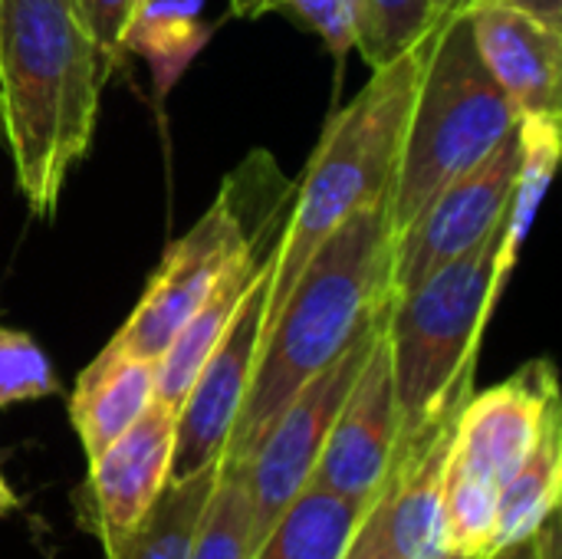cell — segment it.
Here are the masks:
<instances>
[{
  "label": "cell",
  "instance_id": "obj_18",
  "mask_svg": "<svg viewBox=\"0 0 562 559\" xmlns=\"http://www.w3.org/2000/svg\"><path fill=\"white\" fill-rule=\"evenodd\" d=\"M369 504L306 484L257 544L250 559H346Z\"/></svg>",
  "mask_w": 562,
  "mask_h": 559
},
{
  "label": "cell",
  "instance_id": "obj_1",
  "mask_svg": "<svg viewBox=\"0 0 562 559\" xmlns=\"http://www.w3.org/2000/svg\"><path fill=\"white\" fill-rule=\"evenodd\" d=\"M102 56L72 0H0V135L40 221L59 208L95 135Z\"/></svg>",
  "mask_w": 562,
  "mask_h": 559
},
{
  "label": "cell",
  "instance_id": "obj_10",
  "mask_svg": "<svg viewBox=\"0 0 562 559\" xmlns=\"http://www.w3.org/2000/svg\"><path fill=\"white\" fill-rule=\"evenodd\" d=\"M270 254L260 264L227 336L211 353L198 379L191 382L184 402L175 412V461L171 481L198 474L224 458V448L234 435L237 415L244 409L263 329H267V300H270Z\"/></svg>",
  "mask_w": 562,
  "mask_h": 559
},
{
  "label": "cell",
  "instance_id": "obj_22",
  "mask_svg": "<svg viewBox=\"0 0 562 559\" xmlns=\"http://www.w3.org/2000/svg\"><path fill=\"white\" fill-rule=\"evenodd\" d=\"M497 494L501 488L484 474H474L451 461L441 488V530L451 559H484L497 534Z\"/></svg>",
  "mask_w": 562,
  "mask_h": 559
},
{
  "label": "cell",
  "instance_id": "obj_5",
  "mask_svg": "<svg viewBox=\"0 0 562 559\" xmlns=\"http://www.w3.org/2000/svg\"><path fill=\"white\" fill-rule=\"evenodd\" d=\"M497 234L389 300L385 346L402 418L398 438L422 432L474 392L481 339L497 306Z\"/></svg>",
  "mask_w": 562,
  "mask_h": 559
},
{
  "label": "cell",
  "instance_id": "obj_15",
  "mask_svg": "<svg viewBox=\"0 0 562 559\" xmlns=\"http://www.w3.org/2000/svg\"><path fill=\"white\" fill-rule=\"evenodd\" d=\"M151 402L155 362L102 346V353L79 372L69 399V422L82 441L86 461L128 432Z\"/></svg>",
  "mask_w": 562,
  "mask_h": 559
},
{
  "label": "cell",
  "instance_id": "obj_12",
  "mask_svg": "<svg viewBox=\"0 0 562 559\" xmlns=\"http://www.w3.org/2000/svg\"><path fill=\"white\" fill-rule=\"evenodd\" d=\"M175 461V409L158 399L122 432L109 448L89 458L86 497L89 530L112 557L148 517L155 501L171 481Z\"/></svg>",
  "mask_w": 562,
  "mask_h": 559
},
{
  "label": "cell",
  "instance_id": "obj_9",
  "mask_svg": "<svg viewBox=\"0 0 562 559\" xmlns=\"http://www.w3.org/2000/svg\"><path fill=\"white\" fill-rule=\"evenodd\" d=\"M464 405V402H461ZM458 409L398 438L395 461L349 544V559H451L441 530V488Z\"/></svg>",
  "mask_w": 562,
  "mask_h": 559
},
{
  "label": "cell",
  "instance_id": "obj_28",
  "mask_svg": "<svg viewBox=\"0 0 562 559\" xmlns=\"http://www.w3.org/2000/svg\"><path fill=\"white\" fill-rule=\"evenodd\" d=\"M484 559H560V514L547 517L533 537L510 544V547H501Z\"/></svg>",
  "mask_w": 562,
  "mask_h": 559
},
{
  "label": "cell",
  "instance_id": "obj_25",
  "mask_svg": "<svg viewBox=\"0 0 562 559\" xmlns=\"http://www.w3.org/2000/svg\"><path fill=\"white\" fill-rule=\"evenodd\" d=\"M59 392V379L43 346L10 326H0V409L40 402Z\"/></svg>",
  "mask_w": 562,
  "mask_h": 559
},
{
  "label": "cell",
  "instance_id": "obj_34",
  "mask_svg": "<svg viewBox=\"0 0 562 559\" xmlns=\"http://www.w3.org/2000/svg\"><path fill=\"white\" fill-rule=\"evenodd\" d=\"M346 559H349V557H346Z\"/></svg>",
  "mask_w": 562,
  "mask_h": 559
},
{
  "label": "cell",
  "instance_id": "obj_6",
  "mask_svg": "<svg viewBox=\"0 0 562 559\" xmlns=\"http://www.w3.org/2000/svg\"><path fill=\"white\" fill-rule=\"evenodd\" d=\"M385 310L336 362H329L283 405V412L270 422L250 458L240 465L254 511V550L277 524L283 507L310 484L329 428L385 326Z\"/></svg>",
  "mask_w": 562,
  "mask_h": 559
},
{
  "label": "cell",
  "instance_id": "obj_29",
  "mask_svg": "<svg viewBox=\"0 0 562 559\" xmlns=\"http://www.w3.org/2000/svg\"><path fill=\"white\" fill-rule=\"evenodd\" d=\"M481 3H491V0H428L435 23H445V20H454V16H468Z\"/></svg>",
  "mask_w": 562,
  "mask_h": 559
},
{
  "label": "cell",
  "instance_id": "obj_30",
  "mask_svg": "<svg viewBox=\"0 0 562 559\" xmlns=\"http://www.w3.org/2000/svg\"><path fill=\"white\" fill-rule=\"evenodd\" d=\"M504 3H514L520 10L553 23V26H562V0H504Z\"/></svg>",
  "mask_w": 562,
  "mask_h": 559
},
{
  "label": "cell",
  "instance_id": "obj_27",
  "mask_svg": "<svg viewBox=\"0 0 562 559\" xmlns=\"http://www.w3.org/2000/svg\"><path fill=\"white\" fill-rule=\"evenodd\" d=\"M76 13L82 16L99 56H102V66L105 72L112 76L115 66L125 59V49H122V36H125V26L132 20V10H135V0H72Z\"/></svg>",
  "mask_w": 562,
  "mask_h": 559
},
{
  "label": "cell",
  "instance_id": "obj_19",
  "mask_svg": "<svg viewBox=\"0 0 562 559\" xmlns=\"http://www.w3.org/2000/svg\"><path fill=\"white\" fill-rule=\"evenodd\" d=\"M214 36V23L204 20V0H142L122 36L125 56L135 53L148 63L155 92L165 96L194 63V56Z\"/></svg>",
  "mask_w": 562,
  "mask_h": 559
},
{
  "label": "cell",
  "instance_id": "obj_31",
  "mask_svg": "<svg viewBox=\"0 0 562 559\" xmlns=\"http://www.w3.org/2000/svg\"><path fill=\"white\" fill-rule=\"evenodd\" d=\"M267 3L270 0H231V13L240 16V20H257L267 13Z\"/></svg>",
  "mask_w": 562,
  "mask_h": 559
},
{
  "label": "cell",
  "instance_id": "obj_33",
  "mask_svg": "<svg viewBox=\"0 0 562 559\" xmlns=\"http://www.w3.org/2000/svg\"><path fill=\"white\" fill-rule=\"evenodd\" d=\"M138 3H142V0H135V7H138Z\"/></svg>",
  "mask_w": 562,
  "mask_h": 559
},
{
  "label": "cell",
  "instance_id": "obj_13",
  "mask_svg": "<svg viewBox=\"0 0 562 559\" xmlns=\"http://www.w3.org/2000/svg\"><path fill=\"white\" fill-rule=\"evenodd\" d=\"M398 432H402V418H398L385 326H382L352 392L346 395L329 428V438L323 445L310 484H319L359 504H372L395 461Z\"/></svg>",
  "mask_w": 562,
  "mask_h": 559
},
{
  "label": "cell",
  "instance_id": "obj_26",
  "mask_svg": "<svg viewBox=\"0 0 562 559\" xmlns=\"http://www.w3.org/2000/svg\"><path fill=\"white\" fill-rule=\"evenodd\" d=\"M267 13H283L316 33L336 59H342L356 43V0H270Z\"/></svg>",
  "mask_w": 562,
  "mask_h": 559
},
{
  "label": "cell",
  "instance_id": "obj_23",
  "mask_svg": "<svg viewBox=\"0 0 562 559\" xmlns=\"http://www.w3.org/2000/svg\"><path fill=\"white\" fill-rule=\"evenodd\" d=\"M254 557V511L240 468L221 465L217 484L194 527L188 559H250Z\"/></svg>",
  "mask_w": 562,
  "mask_h": 559
},
{
  "label": "cell",
  "instance_id": "obj_20",
  "mask_svg": "<svg viewBox=\"0 0 562 559\" xmlns=\"http://www.w3.org/2000/svg\"><path fill=\"white\" fill-rule=\"evenodd\" d=\"M562 491V415L547 425L524 465L501 484L494 550L533 537L557 514Z\"/></svg>",
  "mask_w": 562,
  "mask_h": 559
},
{
  "label": "cell",
  "instance_id": "obj_4",
  "mask_svg": "<svg viewBox=\"0 0 562 559\" xmlns=\"http://www.w3.org/2000/svg\"><path fill=\"white\" fill-rule=\"evenodd\" d=\"M520 125L471 40L468 16L435 26L412 99L389 201L392 237L454 178L477 168Z\"/></svg>",
  "mask_w": 562,
  "mask_h": 559
},
{
  "label": "cell",
  "instance_id": "obj_11",
  "mask_svg": "<svg viewBox=\"0 0 562 559\" xmlns=\"http://www.w3.org/2000/svg\"><path fill=\"white\" fill-rule=\"evenodd\" d=\"M560 415L557 372L547 359H533L510 379L464 399L454 425L451 461L501 488Z\"/></svg>",
  "mask_w": 562,
  "mask_h": 559
},
{
  "label": "cell",
  "instance_id": "obj_17",
  "mask_svg": "<svg viewBox=\"0 0 562 559\" xmlns=\"http://www.w3.org/2000/svg\"><path fill=\"white\" fill-rule=\"evenodd\" d=\"M517 175H514V191L510 204L497 234V254H494V300H501L520 250L530 237V227L543 208L547 188L553 181L557 161L562 152L560 115H527L517 125Z\"/></svg>",
  "mask_w": 562,
  "mask_h": 559
},
{
  "label": "cell",
  "instance_id": "obj_21",
  "mask_svg": "<svg viewBox=\"0 0 562 559\" xmlns=\"http://www.w3.org/2000/svg\"><path fill=\"white\" fill-rule=\"evenodd\" d=\"M217 474L221 461L198 474L168 481V488L161 491L148 517L138 524V530L105 559H188L194 527L217 484Z\"/></svg>",
  "mask_w": 562,
  "mask_h": 559
},
{
  "label": "cell",
  "instance_id": "obj_2",
  "mask_svg": "<svg viewBox=\"0 0 562 559\" xmlns=\"http://www.w3.org/2000/svg\"><path fill=\"white\" fill-rule=\"evenodd\" d=\"M389 201L339 224L267 320L257 369L221 465L240 468L283 405L336 362L392 300Z\"/></svg>",
  "mask_w": 562,
  "mask_h": 559
},
{
  "label": "cell",
  "instance_id": "obj_7",
  "mask_svg": "<svg viewBox=\"0 0 562 559\" xmlns=\"http://www.w3.org/2000/svg\"><path fill=\"white\" fill-rule=\"evenodd\" d=\"M250 244L254 237L247 234V224L234 208L231 191L224 188L221 198L201 214V221L161 254L135 310L105 346L155 362L171 346L178 329L194 316V310L207 300L227 264Z\"/></svg>",
  "mask_w": 562,
  "mask_h": 559
},
{
  "label": "cell",
  "instance_id": "obj_3",
  "mask_svg": "<svg viewBox=\"0 0 562 559\" xmlns=\"http://www.w3.org/2000/svg\"><path fill=\"white\" fill-rule=\"evenodd\" d=\"M431 33L395 63L372 69V79L352 96V102L329 115L319 145L300 178L290 221L270 250L273 277L267 320L283 306L306 260L339 224L372 204L392 201L405 125Z\"/></svg>",
  "mask_w": 562,
  "mask_h": 559
},
{
  "label": "cell",
  "instance_id": "obj_14",
  "mask_svg": "<svg viewBox=\"0 0 562 559\" xmlns=\"http://www.w3.org/2000/svg\"><path fill=\"white\" fill-rule=\"evenodd\" d=\"M468 26L481 63L520 119L560 115L562 26L504 0L474 7Z\"/></svg>",
  "mask_w": 562,
  "mask_h": 559
},
{
  "label": "cell",
  "instance_id": "obj_24",
  "mask_svg": "<svg viewBox=\"0 0 562 559\" xmlns=\"http://www.w3.org/2000/svg\"><path fill=\"white\" fill-rule=\"evenodd\" d=\"M428 0H356V43L369 69H382L415 49L431 30Z\"/></svg>",
  "mask_w": 562,
  "mask_h": 559
},
{
  "label": "cell",
  "instance_id": "obj_16",
  "mask_svg": "<svg viewBox=\"0 0 562 559\" xmlns=\"http://www.w3.org/2000/svg\"><path fill=\"white\" fill-rule=\"evenodd\" d=\"M263 260L267 257L257 254V241L250 247H244L227 264V270L214 283L207 300L194 310V316L178 329L171 346L155 359V399L161 405L178 412L191 382L198 379V372L204 369L211 353L227 336V329H231V323H234V316H237V310H240V303H244V297H247Z\"/></svg>",
  "mask_w": 562,
  "mask_h": 559
},
{
  "label": "cell",
  "instance_id": "obj_8",
  "mask_svg": "<svg viewBox=\"0 0 562 559\" xmlns=\"http://www.w3.org/2000/svg\"><path fill=\"white\" fill-rule=\"evenodd\" d=\"M517 132L477 168L441 188L392 241V297L408 293L445 264L491 241L507 214L517 175Z\"/></svg>",
  "mask_w": 562,
  "mask_h": 559
},
{
  "label": "cell",
  "instance_id": "obj_32",
  "mask_svg": "<svg viewBox=\"0 0 562 559\" xmlns=\"http://www.w3.org/2000/svg\"><path fill=\"white\" fill-rule=\"evenodd\" d=\"M20 507V497H16V491L10 488V481L3 478V471H0V517H7L10 511H16Z\"/></svg>",
  "mask_w": 562,
  "mask_h": 559
}]
</instances>
